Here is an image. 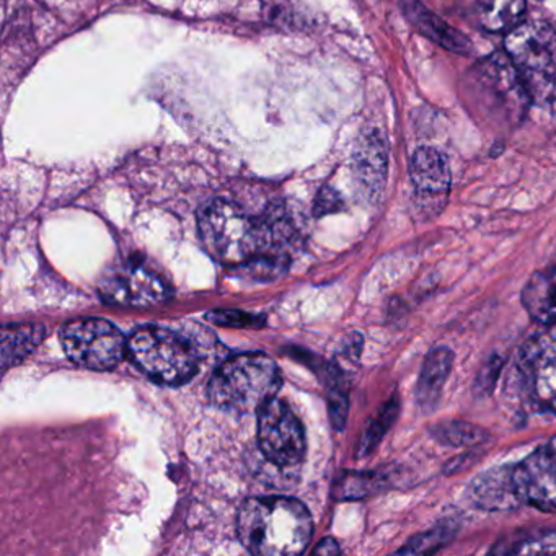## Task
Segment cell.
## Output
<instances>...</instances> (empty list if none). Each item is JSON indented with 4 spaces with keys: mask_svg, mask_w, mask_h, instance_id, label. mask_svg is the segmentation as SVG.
<instances>
[{
    "mask_svg": "<svg viewBox=\"0 0 556 556\" xmlns=\"http://www.w3.org/2000/svg\"><path fill=\"white\" fill-rule=\"evenodd\" d=\"M312 530L311 513L292 497H252L237 517L240 542L255 555H299L311 543Z\"/></svg>",
    "mask_w": 556,
    "mask_h": 556,
    "instance_id": "obj_1",
    "label": "cell"
},
{
    "mask_svg": "<svg viewBox=\"0 0 556 556\" xmlns=\"http://www.w3.org/2000/svg\"><path fill=\"white\" fill-rule=\"evenodd\" d=\"M281 376L275 361L265 354H239L220 364L211 377L207 395L211 403L227 412H260L275 399Z\"/></svg>",
    "mask_w": 556,
    "mask_h": 556,
    "instance_id": "obj_2",
    "label": "cell"
},
{
    "mask_svg": "<svg viewBox=\"0 0 556 556\" xmlns=\"http://www.w3.org/2000/svg\"><path fill=\"white\" fill-rule=\"evenodd\" d=\"M201 240L214 260L224 265H247L262 255V230L242 207L214 200L198 217Z\"/></svg>",
    "mask_w": 556,
    "mask_h": 556,
    "instance_id": "obj_3",
    "label": "cell"
},
{
    "mask_svg": "<svg viewBox=\"0 0 556 556\" xmlns=\"http://www.w3.org/2000/svg\"><path fill=\"white\" fill-rule=\"evenodd\" d=\"M128 353L136 366L164 386H181L197 374L200 351L197 344L167 328L146 327L128 341Z\"/></svg>",
    "mask_w": 556,
    "mask_h": 556,
    "instance_id": "obj_4",
    "label": "cell"
},
{
    "mask_svg": "<svg viewBox=\"0 0 556 556\" xmlns=\"http://www.w3.org/2000/svg\"><path fill=\"white\" fill-rule=\"evenodd\" d=\"M513 61L530 100L546 102L556 93V31L545 22H522L506 38Z\"/></svg>",
    "mask_w": 556,
    "mask_h": 556,
    "instance_id": "obj_5",
    "label": "cell"
},
{
    "mask_svg": "<svg viewBox=\"0 0 556 556\" xmlns=\"http://www.w3.org/2000/svg\"><path fill=\"white\" fill-rule=\"evenodd\" d=\"M471 87L488 115L514 123L526 113L529 93L507 53H494L475 66Z\"/></svg>",
    "mask_w": 556,
    "mask_h": 556,
    "instance_id": "obj_6",
    "label": "cell"
},
{
    "mask_svg": "<svg viewBox=\"0 0 556 556\" xmlns=\"http://www.w3.org/2000/svg\"><path fill=\"white\" fill-rule=\"evenodd\" d=\"M61 343L70 359L86 369H113L128 353L122 331L102 318L71 321L61 330Z\"/></svg>",
    "mask_w": 556,
    "mask_h": 556,
    "instance_id": "obj_7",
    "label": "cell"
},
{
    "mask_svg": "<svg viewBox=\"0 0 556 556\" xmlns=\"http://www.w3.org/2000/svg\"><path fill=\"white\" fill-rule=\"evenodd\" d=\"M517 374L530 405L556 413V328L535 334L522 348Z\"/></svg>",
    "mask_w": 556,
    "mask_h": 556,
    "instance_id": "obj_8",
    "label": "cell"
},
{
    "mask_svg": "<svg viewBox=\"0 0 556 556\" xmlns=\"http://www.w3.org/2000/svg\"><path fill=\"white\" fill-rule=\"evenodd\" d=\"M258 442L263 455L279 467H292L304 458V428L281 400L273 399L260 409Z\"/></svg>",
    "mask_w": 556,
    "mask_h": 556,
    "instance_id": "obj_9",
    "label": "cell"
},
{
    "mask_svg": "<svg viewBox=\"0 0 556 556\" xmlns=\"http://www.w3.org/2000/svg\"><path fill=\"white\" fill-rule=\"evenodd\" d=\"M103 301L122 307H152L170 298L164 279L141 263L129 262L112 269L100 282Z\"/></svg>",
    "mask_w": 556,
    "mask_h": 556,
    "instance_id": "obj_10",
    "label": "cell"
},
{
    "mask_svg": "<svg viewBox=\"0 0 556 556\" xmlns=\"http://www.w3.org/2000/svg\"><path fill=\"white\" fill-rule=\"evenodd\" d=\"M514 478L523 503L556 513V439L514 465Z\"/></svg>",
    "mask_w": 556,
    "mask_h": 556,
    "instance_id": "obj_11",
    "label": "cell"
},
{
    "mask_svg": "<svg viewBox=\"0 0 556 556\" xmlns=\"http://www.w3.org/2000/svg\"><path fill=\"white\" fill-rule=\"evenodd\" d=\"M415 201L425 214H439L447 203L451 191V170L441 152L421 148L409 165Z\"/></svg>",
    "mask_w": 556,
    "mask_h": 556,
    "instance_id": "obj_12",
    "label": "cell"
},
{
    "mask_svg": "<svg viewBox=\"0 0 556 556\" xmlns=\"http://www.w3.org/2000/svg\"><path fill=\"white\" fill-rule=\"evenodd\" d=\"M470 497L484 510H510L523 503L514 478V465L484 471L471 483Z\"/></svg>",
    "mask_w": 556,
    "mask_h": 556,
    "instance_id": "obj_13",
    "label": "cell"
},
{
    "mask_svg": "<svg viewBox=\"0 0 556 556\" xmlns=\"http://www.w3.org/2000/svg\"><path fill=\"white\" fill-rule=\"evenodd\" d=\"M471 24L490 34L510 31L522 24L526 0H464Z\"/></svg>",
    "mask_w": 556,
    "mask_h": 556,
    "instance_id": "obj_14",
    "label": "cell"
},
{
    "mask_svg": "<svg viewBox=\"0 0 556 556\" xmlns=\"http://www.w3.org/2000/svg\"><path fill=\"white\" fill-rule=\"evenodd\" d=\"M452 359L454 354L447 348H434L426 356L416 386V399L422 409H432L438 405L442 389L451 374Z\"/></svg>",
    "mask_w": 556,
    "mask_h": 556,
    "instance_id": "obj_15",
    "label": "cell"
},
{
    "mask_svg": "<svg viewBox=\"0 0 556 556\" xmlns=\"http://www.w3.org/2000/svg\"><path fill=\"white\" fill-rule=\"evenodd\" d=\"M527 314L540 324H556V266L540 269L522 291Z\"/></svg>",
    "mask_w": 556,
    "mask_h": 556,
    "instance_id": "obj_16",
    "label": "cell"
},
{
    "mask_svg": "<svg viewBox=\"0 0 556 556\" xmlns=\"http://www.w3.org/2000/svg\"><path fill=\"white\" fill-rule=\"evenodd\" d=\"M354 164L361 187L369 194L379 193L387 177V148L377 132L364 136L357 148Z\"/></svg>",
    "mask_w": 556,
    "mask_h": 556,
    "instance_id": "obj_17",
    "label": "cell"
},
{
    "mask_svg": "<svg viewBox=\"0 0 556 556\" xmlns=\"http://www.w3.org/2000/svg\"><path fill=\"white\" fill-rule=\"evenodd\" d=\"M405 12L409 21L421 30L422 35L431 38L434 43L441 45L445 50H451L458 54H465L471 50V45L467 37L448 27L445 22L435 17L432 12L419 5L415 0H406Z\"/></svg>",
    "mask_w": 556,
    "mask_h": 556,
    "instance_id": "obj_18",
    "label": "cell"
},
{
    "mask_svg": "<svg viewBox=\"0 0 556 556\" xmlns=\"http://www.w3.org/2000/svg\"><path fill=\"white\" fill-rule=\"evenodd\" d=\"M43 337V328L37 325L5 328L2 337V364L4 369L21 363L31 353Z\"/></svg>",
    "mask_w": 556,
    "mask_h": 556,
    "instance_id": "obj_19",
    "label": "cell"
},
{
    "mask_svg": "<svg viewBox=\"0 0 556 556\" xmlns=\"http://www.w3.org/2000/svg\"><path fill=\"white\" fill-rule=\"evenodd\" d=\"M493 553L504 555H556V532L540 530V532L527 533L513 542L501 543Z\"/></svg>",
    "mask_w": 556,
    "mask_h": 556,
    "instance_id": "obj_20",
    "label": "cell"
},
{
    "mask_svg": "<svg viewBox=\"0 0 556 556\" xmlns=\"http://www.w3.org/2000/svg\"><path fill=\"white\" fill-rule=\"evenodd\" d=\"M377 488H379V478L376 475L348 471L343 477L338 478L333 493L337 500H359V497L369 496Z\"/></svg>",
    "mask_w": 556,
    "mask_h": 556,
    "instance_id": "obj_21",
    "label": "cell"
},
{
    "mask_svg": "<svg viewBox=\"0 0 556 556\" xmlns=\"http://www.w3.org/2000/svg\"><path fill=\"white\" fill-rule=\"evenodd\" d=\"M434 435L445 444L471 445L483 441L484 431L467 422L451 421L435 426Z\"/></svg>",
    "mask_w": 556,
    "mask_h": 556,
    "instance_id": "obj_22",
    "label": "cell"
},
{
    "mask_svg": "<svg viewBox=\"0 0 556 556\" xmlns=\"http://www.w3.org/2000/svg\"><path fill=\"white\" fill-rule=\"evenodd\" d=\"M396 412H399V403H396V400H392V402L383 408V412H380V415L374 419L372 425H370L366 435H364L363 445H361V452H363V454H367V452L372 451V448L379 444L380 438L386 434L387 429L395 421Z\"/></svg>",
    "mask_w": 556,
    "mask_h": 556,
    "instance_id": "obj_23",
    "label": "cell"
},
{
    "mask_svg": "<svg viewBox=\"0 0 556 556\" xmlns=\"http://www.w3.org/2000/svg\"><path fill=\"white\" fill-rule=\"evenodd\" d=\"M448 532L444 530H438V532L422 533V535L416 536V539L409 540L406 543L405 548L400 549V553H428L434 552L441 542L447 540Z\"/></svg>",
    "mask_w": 556,
    "mask_h": 556,
    "instance_id": "obj_24",
    "label": "cell"
},
{
    "mask_svg": "<svg viewBox=\"0 0 556 556\" xmlns=\"http://www.w3.org/2000/svg\"><path fill=\"white\" fill-rule=\"evenodd\" d=\"M207 318L216 321L219 325H232V327H247V325H252V321L255 320V317L252 315L242 314V312H214V314L207 315Z\"/></svg>",
    "mask_w": 556,
    "mask_h": 556,
    "instance_id": "obj_25",
    "label": "cell"
},
{
    "mask_svg": "<svg viewBox=\"0 0 556 556\" xmlns=\"http://www.w3.org/2000/svg\"><path fill=\"white\" fill-rule=\"evenodd\" d=\"M340 552V545L333 539L321 540L315 548V553L318 555H338Z\"/></svg>",
    "mask_w": 556,
    "mask_h": 556,
    "instance_id": "obj_26",
    "label": "cell"
}]
</instances>
